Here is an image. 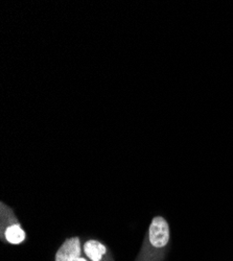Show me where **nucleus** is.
<instances>
[{
  "label": "nucleus",
  "instance_id": "nucleus-1",
  "mask_svg": "<svg viewBox=\"0 0 233 261\" xmlns=\"http://www.w3.org/2000/svg\"><path fill=\"white\" fill-rule=\"evenodd\" d=\"M171 237L169 226L167 221L162 216H155L149 228V242L157 249L167 246Z\"/></svg>",
  "mask_w": 233,
  "mask_h": 261
},
{
  "label": "nucleus",
  "instance_id": "nucleus-2",
  "mask_svg": "<svg viewBox=\"0 0 233 261\" xmlns=\"http://www.w3.org/2000/svg\"><path fill=\"white\" fill-rule=\"evenodd\" d=\"M3 217L8 221V224L6 223L4 234L6 241L11 245H20L25 241V231L18 222H16V219L12 215V211L3 205Z\"/></svg>",
  "mask_w": 233,
  "mask_h": 261
},
{
  "label": "nucleus",
  "instance_id": "nucleus-3",
  "mask_svg": "<svg viewBox=\"0 0 233 261\" xmlns=\"http://www.w3.org/2000/svg\"><path fill=\"white\" fill-rule=\"evenodd\" d=\"M82 246L80 237L67 238L56 253V261H74L81 257Z\"/></svg>",
  "mask_w": 233,
  "mask_h": 261
},
{
  "label": "nucleus",
  "instance_id": "nucleus-4",
  "mask_svg": "<svg viewBox=\"0 0 233 261\" xmlns=\"http://www.w3.org/2000/svg\"><path fill=\"white\" fill-rule=\"evenodd\" d=\"M84 253L91 261H100L105 254H107V248L95 239H89L84 244Z\"/></svg>",
  "mask_w": 233,
  "mask_h": 261
},
{
  "label": "nucleus",
  "instance_id": "nucleus-5",
  "mask_svg": "<svg viewBox=\"0 0 233 261\" xmlns=\"http://www.w3.org/2000/svg\"><path fill=\"white\" fill-rule=\"evenodd\" d=\"M74 261H88L86 258H83V257H80V258H77L76 260H74Z\"/></svg>",
  "mask_w": 233,
  "mask_h": 261
}]
</instances>
